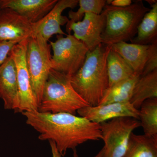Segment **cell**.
<instances>
[{
  "label": "cell",
  "mask_w": 157,
  "mask_h": 157,
  "mask_svg": "<svg viewBox=\"0 0 157 157\" xmlns=\"http://www.w3.org/2000/svg\"><path fill=\"white\" fill-rule=\"evenodd\" d=\"M155 98H157V69L139 77L130 102L139 110L144 101Z\"/></svg>",
  "instance_id": "obj_17"
},
{
  "label": "cell",
  "mask_w": 157,
  "mask_h": 157,
  "mask_svg": "<svg viewBox=\"0 0 157 157\" xmlns=\"http://www.w3.org/2000/svg\"><path fill=\"white\" fill-rule=\"evenodd\" d=\"M34 23L12 9H0V41L17 43L28 39L33 33Z\"/></svg>",
  "instance_id": "obj_10"
},
{
  "label": "cell",
  "mask_w": 157,
  "mask_h": 157,
  "mask_svg": "<svg viewBox=\"0 0 157 157\" xmlns=\"http://www.w3.org/2000/svg\"><path fill=\"white\" fill-rule=\"evenodd\" d=\"M53 50L51 68L70 76L77 73L84 63L89 51L87 47L73 35H56L55 42L49 41Z\"/></svg>",
  "instance_id": "obj_6"
},
{
  "label": "cell",
  "mask_w": 157,
  "mask_h": 157,
  "mask_svg": "<svg viewBox=\"0 0 157 157\" xmlns=\"http://www.w3.org/2000/svg\"><path fill=\"white\" fill-rule=\"evenodd\" d=\"M139 111V121L144 135L157 137V98L144 101Z\"/></svg>",
  "instance_id": "obj_21"
},
{
  "label": "cell",
  "mask_w": 157,
  "mask_h": 157,
  "mask_svg": "<svg viewBox=\"0 0 157 157\" xmlns=\"http://www.w3.org/2000/svg\"><path fill=\"white\" fill-rule=\"evenodd\" d=\"M110 49L101 44L89 51L82 67L70 77L74 89L90 106L99 105L109 87L107 58Z\"/></svg>",
  "instance_id": "obj_2"
},
{
  "label": "cell",
  "mask_w": 157,
  "mask_h": 157,
  "mask_svg": "<svg viewBox=\"0 0 157 157\" xmlns=\"http://www.w3.org/2000/svg\"><path fill=\"white\" fill-rule=\"evenodd\" d=\"M132 67L135 74L140 76L148 61L151 45H141L121 42L110 46Z\"/></svg>",
  "instance_id": "obj_15"
},
{
  "label": "cell",
  "mask_w": 157,
  "mask_h": 157,
  "mask_svg": "<svg viewBox=\"0 0 157 157\" xmlns=\"http://www.w3.org/2000/svg\"><path fill=\"white\" fill-rule=\"evenodd\" d=\"M131 43L148 45L157 43V2L151 6L137 28L136 36Z\"/></svg>",
  "instance_id": "obj_16"
},
{
  "label": "cell",
  "mask_w": 157,
  "mask_h": 157,
  "mask_svg": "<svg viewBox=\"0 0 157 157\" xmlns=\"http://www.w3.org/2000/svg\"><path fill=\"white\" fill-rule=\"evenodd\" d=\"M90 106L73 88L70 76L51 69L42 91L38 111L76 115L78 109Z\"/></svg>",
  "instance_id": "obj_4"
},
{
  "label": "cell",
  "mask_w": 157,
  "mask_h": 157,
  "mask_svg": "<svg viewBox=\"0 0 157 157\" xmlns=\"http://www.w3.org/2000/svg\"><path fill=\"white\" fill-rule=\"evenodd\" d=\"M105 25L106 16L103 11L99 14L87 13L81 21L72 24L66 31L68 35H71L73 31V36L91 51L102 44L101 36Z\"/></svg>",
  "instance_id": "obj_9"
},
{
  "label": "cell",
  "mask_w": 157,
  "mask_h": 157,
  "mask_svg": "<svg viewBox=\"0 0 157 157\" xmlns=\"http://www.w3.org/2000/svg\"><path fill=\"white\" fill-rule=\"evenodd\" d=\"M146 2H147L149 3V4H150V5L151 6V5H153V4H155V3L157 2V1L156 0V1H153V0H151V1H150V0H149V1H145Z\"/></svg>",
  "instance_id": "obj_28"
},
{
  "label": "cell",
  "mask_w": 157,
  "mask_h": 157,
  "mask_svg": "<svg viewBox=\"0 0 157 157\" xmlns=\"http://www.w3.org/2000/svg\"><path fill=\"white\" fill-rule=\"evenodd\" d=\"M140 127V121L127 117L116 118L100 124L102 140L104 143L102 157H123L131 135Z\"/></svg>",
  "instance_id": "obj_7"
},
{
  "label": "cell",
  "mask_w": 157,
  "mask_h": 157,
  "mask_svg": "<svg viewBox=\"0 0 157 157\" xmlns=\"http://www.w3.org/2000/svg\"><path fill=\"white\" fill-rule=\"evenodd\" d=\"M0 98L5 109L15 110L18 101L17 70L13 59L9 55L0 67Z\"/></svg>",
  "instance_id": "obj_13"
},
{
  "label": "cell",
  "mask_w": 157,
  "mask_h": 157,
  "mask_svg": "<svg viewBox=\"0 0 157 157\" xmlns=\"http://www.w3.org/2000/svg\"><path fill=\"white\" fill-rule=\"evenodd\" d=\"M150 9L142 1H136L126 7L106 5L103 9L106 25L101 36L102 44L111 46L131 41L136 36L139 24Z\"/></svg>",
  "instance_id": "obj_3"
},
{
  "label": "cell",
  "mask_w": 157,
  "mask_h": 157,
  "mask_svg": "<svg viewBox=\"0 0 157 157\" xmlns=\"http://www.w3.org/2000/svg\"><path fill=\"white\" fill-rule=\"evenodd\" d=\"M107 68L108 87L136 74L126 61L111 48L107 56Z\"/></svg>",
  "instance_id": "obj_20"
},
{
  "label": "cell",
  "mask_w": 157,
  "mask_h": 157,
  "mask_svg": "<svg viewBox=\"0 0 157 157\" xmlns=\"http://www.w3.org/2000/svg\"><path fill=\"white\" fill-rule=\"evenodd\" d=\"M27 39L14 45L9 53L14 60L17 70L18 101L17 108L14 111L21 113L27 111H38L39 107L38 101L32 89L26 63Z\"/></svg>",
  "instance_id": "obj_8"
},
{
  "label": "cell",
  "mask_w": 157,
  "mask_h": 157,
  "mask_svg": "<svg viewBox=\"0 0 157 157\" xmlns=\"http://www.w3.org/2000/svg\"><path fill=\"white\" fill-rule=\"evenodd\" d=\"M157 69V43L151 44L147 63L141 76H144Z\"/></svg>",
  "instance_id": "obj_23"
},
{
  "label": "cell",
  "mask_w": 157,
  "mask_h": 157,
  "mask_svg": "<svg viewBox=\"0 0 157 157\" xmlns=\"http://www.w3.org/2000/svg\"><path fill=\"white\" fill-rule=\"evenodd\" d=\"M132 4V0H111L109 5L117 7H126Z\"/></svg>",
  "instance_id": "obj_25"
},
{
  "label": "cell",
  "mask_w": 157,
  "mask_h": 157,
  "mask_svg": "<svg viewBox=\"0 0 157 157\" xmlns=\"http://www.w3.org/2000/svg\"><path fill=\"white\" fill-rule=\"evenodd\" d=\"M123 157H157V137L135 135L133 132Z\"/></svg>",
  "instance_id": "obj_18"
},
{
  "label": "cell",
  "mask_w": 157,
  "mask_h": 157,
  "mask_svg": "<svg viewBox=\"0 0 157 157\" xmlns=\"http://www.w3.org/2000/svg\"><path fill=\"white\" fill-rule=\"evenodd\" d=\"M50 144L52 154V157H62L60 154L59 153L57 149L55 144L52 141H49Z\"/></svg>",
  "instance_id": "obj_26"
},
{
  "label": "cell",
  "mask_w": 157,
  "mask_h": 157,
  "mask_svg": "<svg viewBox=\"0 0 157 157\" xmlns=\"http://www.w3.org/2000/svg\"><path fill=\"white\" fill-rule=\"evenodd\" d=\"M51 47L40 35L27 39L25 60L32 89L39 106L45 82L51 70Z\"/></svg>",
  "instance_id": "obj_5"
},
{
  "label": "cell",
  "mask_w": 157,
  "mask_h": 157,
  "mask_svg": "<svg viewBox=\"0 0 157 157\" xmlns=\"http://www.w3.org/2000/svg\"><path fill=\"white\" fill-rule=\"evenodd\" d=\"M78 115L92 122L102 123L116 118L131 117L139 120V111L130 102L87 106L77 111Z\"/></svg>",
  "instance_id": "obj_12"
},
{
  "label": "cell",
  "mask_w": 157,
  "mask_h": 157,
  "mask_svg": "<svg viewBox=\"0 0 157 157\" xmlns=\"http://www.w3.org/2000/svg\"><path fill=\"white\" fill-rule=\"evenodd\" d=\"M79 8L77 11L71 10L68 13L69 21L66 25L68 28L73 23L81 21L85 14L87 13H93L101 14L104 7L107 5L106 0H78Z\"/></svg>",
  "instance_id": "obj_22"
},
{
  "label": "cell",
  "mask_w": 157,
  "mask_h": 157,
  "mask_svg": "<svg viewBox=\"0 0 157 157\" xmlns=\"http://www.w3.org/2000/svg\"><path fill=\"white\" fill-rule=\"evenodd\" d=\"M21 113L26 122L39 133V139L54 142L62 156L88 141L102 140L100 124L67 113H52L38 111Z\"/></svg>",
  "instance_id": "obj_1"
},
{
  "label": "cell",
  "mask_w": 157,
  "mask_h": 157,
  "mask_svg": "<svg viewBox=\"0 0 157 157\" xmlns=\"http://www.w3.org/2000/svg\"><path fill=\"white\" fill-rule=\"evenodd\" d=\"M140 77L135 74L108 87L99 105L130 102L135 84Z\"/></svg>",
  "instance_id": "obj_19"
},
{
  "label": "cell",
  "mask_w": 157,
  "mask_h": 157,
  "mask_svg": "<svg viewBox=\"0 0 157 157\" xmlns=\"http://www.w3.org/2000/svg\"><path fill=\"white\" fill-rule=\"evenodd\" d=\"M78 0H59L53 9L38 22L34 23L33 35H40L48 42L54 35L67 36L62 30L61 26L67 24L69 19L67 16L62 15L66 9H73L78 6ZM32 35V36H33Z\"/></svg>",
  "instance_id": "obj_11"
},
{
  "label": "cell",
  "mask_w": 157,
  "mask_h": 157,
  "mask_svg": "<svg viewBox=\"0 0 157 157\" xmlns=\"http://www.w3.org/2000/svg\"><path fill=\"white\" fill-rule=\"evenodd\" d=\"M17 43L15 41H0V67L6 61L10 52Z\"/></svg>",
  "instance_id": "obj_24"
},
{
  "label": "cell",
  "mask_w": 157,
  "mask_h": 157,
  "mask_svg": "<svg viewBox=\"0 0 157 157\" xmlns=\"http://www.w3.org/2000/svg\"><path fill=\"white\" fill-rule=\"evenodd\" d=\"M58 0H0V9L8 8L35 23L52 10Z\"/></svg>",
  "instance_id": "obj_14"
},
{
  "label": "cell",
  "mask_w": 157,
  "mask_h": 157,
  "mask_svg": "<svg viewBox=\"0 0 157 157\" xmlns=\"http://www.w3.org/2000/svg\"><path fill=\"white\" fill-rule=\"evenodd\" d=\"M73 157H79L78 154H77V151H76V149L73 150ZM103 148L98 153V154L95 156L94 157H102L103 155Z\"/></svg>",
  "instance_id": "obj_27"
}]
</instances>
